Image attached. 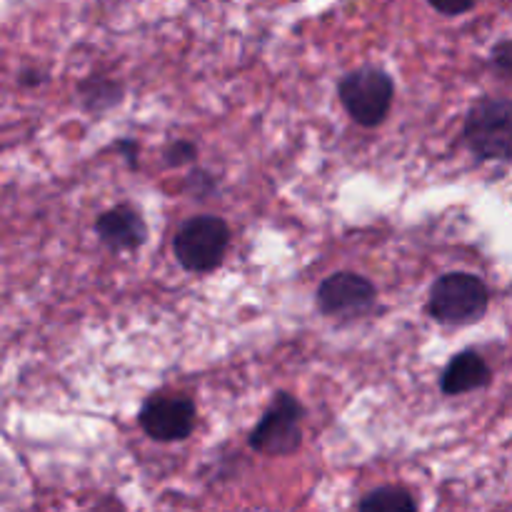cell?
<instances>
[{
	"mask_svg": "<svg viewBox=\"0 0 512 512\" xmlns=\"http://www.w3.org/2000/svg\"><path fill=\"white\" fill-rule=\"evenodd\" d=\"M428 3L443 15H463L475 8V0H428Z\"/></svg>",
	"mask_w": 512,
	"mask_h": 512,
	"instance_id": "7c38bea8",
	"label": "cell"
},
{
	"mask_svg": "<svg viewBox=\"0 0 512 512\" xmlns=\"http://www.w3.org/2000/svg\"><path fill=\"white\" fill-rule=\"evenodd\" d=\"M165 158H168L170 165L185 163V160L195 158V148L190 143H183V140H180V143L170 145V150H168V153H165Z\"/></svg>",
	"mask_w": 512,
	"mask_h": 512,
	"instance_id": "4fadbf2b",
	"label": "cell"
},
{
	"mask_svg": "<svg viewBox=\"0 0 512 512\" xmlns=\"http://www.w3.org/2000/svg\"><path fill=\"white\" fill-rule=\"evenodd\" d=\"M465 138L478 158L512 160V100L485 98L465 120Z\"/></svg>",
	"mask_w": 512,
	"mask_h": 512,
	"instance_id": "277c9868",
	"label": "cell"
},
{
	"mask_svg": "<svg viewBox=\"0 0 512 512\" xmlns=\"http://www.w3.org/2000/svg\"><path fill=\"white\" fill-rule=\"evenodd\" d=\"M303 408L288 393L275 395L260 423L250 433V448L263 455H293L300 448Z\"/></svg>",
	"mask_w": 512,
	"mask_h": 512,
	"instance_id": "5b68a950",
	"label": "cell"
},
{
	"mask_svg": "<svg viewBox=\"0 0 512 512\" xmlns=\"http://www.w3.org/2000/svg\"><path fill=\"white\" fill-rule=\"evenodd\" d=\"M98 512H123V508H118V505H113V508H100Z\"/></svg>",
	"mask_w": 512,
	"mask_h": 512,
	"instance_id": "5bb4252c",
	"label": "cell"
},
{
	"mask_svg": "<svg viewBox=\"0 0 512 512\" xmlns=\"http://www.w3.org/2000/svg\"><path fill=\"white\" fill-rule=\"evenodd\" d=\"M488 288L478 275L448 273L430 290V315L440 323L468 325L488 310Z\"/></svg>",
	"mask_w": 512,
	"mask_h": 512,
	"instance_id": "6da1fadb",
	"label": "cell"
},
{
	"mask_svg": "<svg viewBox=\"0 0 512 512\" xmlns=\"http://www.w3.org/2000/svg\"><path fill=\"white\" fill-rule=\"evenodd\" d=\"M100 240L113 250H135L148 238L145 220L128 205H118L103 213L95 223Z\"/></svg>",
	"mask_w": 512,
	"mask_h": 512,
	"instance_id": "ba28073f",
	"label": "cell"
},
{
	"mask_svg": "<svg viewBox=\"0 0 512 512\" xmlns=\"http://www.w3.org/2000/svg\"><path fill=\"white\" fill-rule=\"evenodd\" d=\"M140 425L145 433L160 443H175L193 433L195 405L185 395L160 393L145 400L140 410Z\"/></svg>",
	"mask_w": 512,
	"mask_h": 512,
	"instance_id": "8992f818",
	"label": "cell"
},
{
	"mask_svg": "<svg viewBox=\"0 0 512 512\" xmlns=\"http://www.w3.org/2000/svg\"><path fill=\"white\" fill-rule=\"evenodd\" d=\"M230 230L223 218L215 215H198L188 223L180 225L175 235V258L190 273H208L223 263V255L228 250Z\"/></svg>",
	"mask_w": 512,
	"mask_h": 512,
	"instance_id": "3957f363",
	"label": "cell"
},
{
	"mask_svg": "<svg viewBox=\"0 0 512 512\" xmlns=\"http://www.w3.org/2000/svg\"><path fill=\"white\" fill-rule=\"evenodd\" d=\"M338 95L355 123L373 128V125L383 123L388 115L395 85L385 70L368 65V68H358L345 75L338 85Z\"/></svg>",
	"mask_w": 512,
	"mask_h": 512,
	"instance_id": "7a4b0ae2",
	"label": "cell"
},
{
	"mask_svg": "<svg viewBox=\"0 0 512 512\" xmlns=\"http://www.w3.org/2000/svg\"><path fill=\"white\" fill-rule=\"evenodd\" d=\"M490 383V368L478 353L465 350V353L455 355L445 368L443 378H440V388L445 395H463L470 390H478Z\"/></svg>",
	"mask_w": 512,
	"mask_h": 512,
	"instance_id": "9c48e42d",
	"label": "cell"
},
{
	"mask_svg": "<svg viewBox=\"0 0 512 512\" xmlns=\"http://www.w3.org/2000/svg\"><path fill=\"white\" fill-rule=\"evenodd\" d=\"M373 303V283L358 273H335L318 288V308L330 318H360Z\"/></svg>",
	"mask_w": 512,
	"mask_h": 512,
	"instance_id": "52a82bcc",
	"label": "cell"
},
{
	"mask_svg": "<svg viewBox=\"0 0 512 512\" xmlns=\"http://www.w3.org/2000/svg\"><path fill=\"white\" fill-rule=\"evenodd\" d=\"M493 65L500 70V73L510 75L512 78V40H503V43H498L493 48Z\"/></svg>",
	"mask_w": 512,
	"mask_h": 512,
	"instance_id": "8fae6325",
	"label": "cell"
},
{
	"mask_svg": "<svg viewBox=\"0 0 512 512\" xmlns=\"http://www.w3.org/2000/svg\"><path fill=\"white\" fill-rule=\"evenodd\" d=\"M360 512H418V505L405 488L385 485L360 500Z\"/></svg>",
	"mask_w": 512,
	"mask_h": 512,
	"instance_id": "30bf717a",
	"label": "cell"
}]
</instances>
